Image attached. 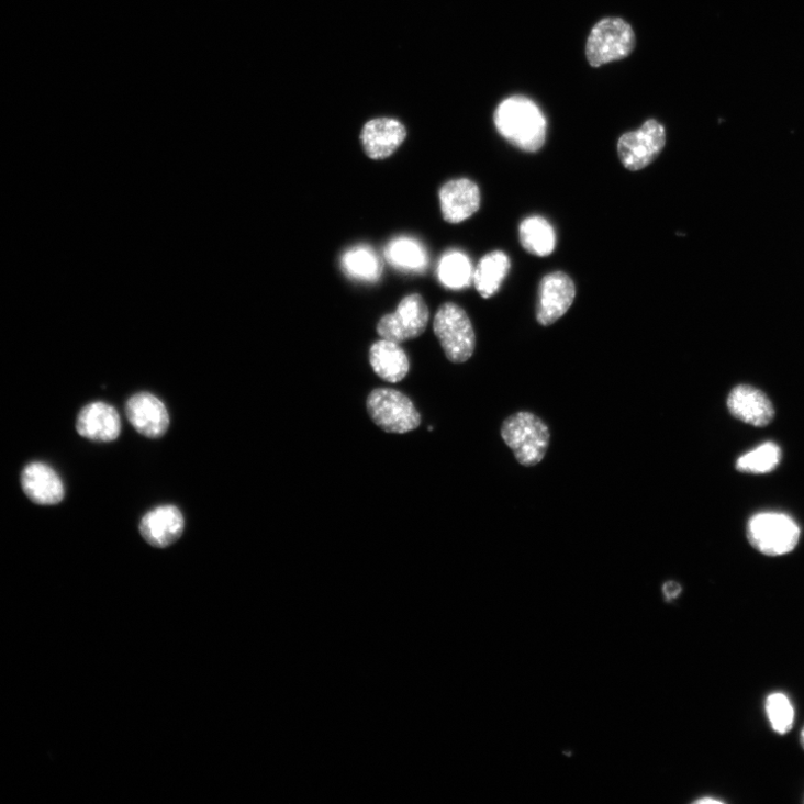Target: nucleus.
I'll return each mask as SVG.
<instances>
[{
  "label": "nucleus",
  "instance_id": "nucleus-1",
  "mask_svg": "<svg viewBox=\"0 0 804 804\" xmlns=\"http://www.w3.org/2000/svg\"><path fill=\"white\" fill-rule=\"evenodd\" d=\"M501 136L525 153L539 152L547 139V119L531 99L514 96L501 102L494 113Z\"/></svg>",
  "mask_w": 804,
  "mask_h": 804
},
{
  "label": "nucleus",
  "instance_id": "nucleus-2",
  "mask_svg": "<svg viewBox=\"0 0 804 804\" xmlns=\"http://www.w3.org/2000/svg\"><path fill=\"white\" fill-rule=\"evenodd\" d=\"M501 435L523 466L541 462L550 445V431L541 418L528 412L509 417L502 425Z\"/></svg>",
  "mask_w": 804,
  "mask_h": 804
},
{
  "label": "nucleus",
  "instance_id": "nucleus-3",
  "mask_svg": "<svg viewBox=\"0 0 804 804\" xmlns=\"http://www.w3.org/2000/svg\"><path fill=\"white\" fill-rule=\"evenodd\" d=\"M371 421L389 434H407L421 426L422 416L405 393L391 388H377L367 398Z\"/></svg>",
  "mask_w": 804,
  "mask_h": 804
},
{
  "label": "nucleus",
  "instance_id": "nucleus-4",
  "mask_svg": "<svg viewBox=\"0 0 804 804\" xmlns=\"http://www.w3.org/2000/svg\"><path fill=\"white\" fill-rule=\"evenodd\" d=\"M434 332L453 364H464L472 358L477 337L471 319L455 303L443 304L434 320Z\"/></svg>",
  "mask_w": 804,
  "mask_h": 804
},
{
  "label": "nucleus",
  "instance_id": "nucleus-5",
  "mask_svg": "<svg viewBox=\"0 0 804 804\" xmlns=\"http://www.w3.org/2000/svg\"><path fill=\"white\" fill-rule=\"evenodd\" d=\"M636 47V35L629 23L619 18L599 21L589 34L585 56L592 67L622 60Z\"/></svg>",
  "mask_w": 804,
  "mask_h": 804
},
{
  "label": "nucleus",
  "instance_id": "nucleus-6",
  "mask_svg": "<svg viewBox=\"0 0 804 804\" xmlns=\"http://www.w3.org/2000/svg\"><path fill=\"white\" fill-rule=\"evenodd\" d=\"M748 539L755 549L766 556H784L796 548L800 540V528L785 514L760 513L749 522Z\"/></svg>",
  "mask_w": 804,
  "mask_h": 804
},
{
  "label": "nucleus",
  "instance_id": "nucleus-7",
  "mask_svg": "<svg viewBox=\"0 0 804 804\" xmlns=\"http://www.w3.org/2000/svg\"><path fill=\"white\" fill-rule=\"evenodd\" d=\"M428 306L420 294L402 300L395 312L380 319L377 325L379 337L395 344L420 338L429 322Z\"/></svg>",
  "mask_w": 804,
  "mask_h": 804
},
{
  "label": "nucleus",
  "instance_id": "nucleus-8",
  "mask_svg": "<svg viewBox=\"0 0 804 804\" xmlns=\"http://www.w3.org/2000/svg\"><path fill=\"white\" fill-rule=\"evenodd\" d=\"M666 145V130L655 119L647 120L643 126L623 134L618 142V156L630 171H638L652 164Z\"/></svg>",
  "mask_w": 804,
  "mask_h": 804
},
{
  "label": "nucleus",
  "instance_id": "nucleus-9",
  "mask_svg": "<svg viewBox=\"0 0 804 804\" xmlns=\"http://www.w3.org/2000/svg\"><path fill=\"white\" fill-rule=\"evenodd\" d=\"M125 414L134 429L148 438H160L169 428L167 407L158 397L149 392L132 395L126 402Z\"/></svg>",
  "mask_w": 804,
  "mask_h": 804
},
{
  "label": "nucleus",
  "instance_id": "nucleus-10",
  "mask_svg": "<svg viewBox=\"0 0 804 804\" xmlns=\"http://www.w3.org/2000/svg\"><path fill=\"white\" fill-rule=\"evenodd\" d=\"M439 200L445 222L459 224L479 212L481 191L472 180L454 179L440 188Z\"/></svg>",
  "mask_w": 804,
  "mask_h": 804
},
{
  "label": "nucleus",
  "instance_id": "nucleus-11",
  "mask_svg": "<svg viewBox=\"0 0 804 804\" xmlns=\"http://www.w3.org/2000/svg\"><path fill=\"white\" fill-rule=\"evenodd\" d=\"M406 138L405 125L392 118H377L367 122L360 136L365 154L373 160L389 158Z\"/></svg>",
  "mask_w": 804,
  "mask_h": 804
},
{
  "label": "nucleus",
  "instance_id": "nucleus-12",
  "mask_svg": "<svg viewBox=\"0 0 804 804\" xmlns=\"http://www.w3.org/2000/svg\"><path fill=\"white\" fill-rule=\"evenodd\" d=\"M574 298V283L566 273L556 272L545 277L539 289L536 319L545 326L552 325L568 312Z\"/></svg>",
  "mask_w": 804,
  "mask_h": 804
},
{
  "label": "nucleus",
  "instance_id": "nucleus-13",
  "mask_svg": "<svg viewBox=\"0 0 804 804\" xmlns=\"http://www.w3.org/2000/svg\"><path fill=\"white\" fill-rule=\"evenodd\" d=\"M727 409L736 420L756 427L769 425L774 417L770 399L759 389L747 384L737 386L730 391Z\"/></svg>",
  "mask_w": 804,
  "mask_h": 804
},
{
  "label": "nucleus",
  "instance_id": "nucleus-14",
  "mask_svg": "<svg viewBox=\"0 0 804 804\" xmlns=\"http://www.w3.org/2000/svg\"><path fill=\"white\" fill-rule=\"evenodd\" d=\"M183 529V515L174 505L152 510L141 522V533L144 539L156 548H167L177 543L181 538Z\"/></svg>",
  "mask_w": 804,
  "mask_h": 804
},
{
  "label": "nucleus",
  "instance_id": "nucleus-15",
  "mask_svg": "<svg viewBox=\"0 0 804 804\" xmlns=\"http://www.w3.org/2000/svg\"><path fill=\"white\" fill-rule=\"evenodd\" d=\"M78 433L92 442L110 443L119 438L121 420L114 407L96 401L87 405L77 421Z\"/></svg>",
  "mask_w": 804,
  "mask_h": 804
},
{
  "label": "nucleus",
  "instance_id": "nucleus-16",
  "mask_svg": "<svg viewBox=\"0 0 804 804\" xmlns=\"http://www.w3.org/2000/svg\"><path fill=\"white\" fill-rule=\"evenodd\" d=\"M22 488L27 498L40 505H55L63 501L65 489L54 469L44 462H32L22 473Z\"/></svg>",
  "mask_w": 804,
  "mask_h": 804
},
{
  "label": "nucleus",
  "instance_id": "nucleus-17",
  "mask_svg": "<svg viewBox=\"0 0 804 804\" xmlns=\"http://www.w3.org/2000/svg\"><path fill=\"white\" fill-rule=\"evenodd\" d=\"M369 361L375 373L389 383L404 380L411 369L410 359L404 349L399 344L384 339L370 347Z\"/></svg>",
  "mask_w": 804,
  "mask_h": 804
},
{
  "label": "nucleus",
  "instance_id": "nucleus-18",
  "mask_svg": "<svg viewBox=\"0 0 804 804\" xmlns=\"http://www.w3.org/2000/svg\"><path fill=\"white\" fill-rule=\"evenodd\" d=\"M511 268L509 256L502 250L485 255L473 275L474 287L484 299L494 297L501 289Z\"/></svg>",
  "mask_w": 804,
  "mask_h": 804
},
{
  "label": "nucleus",
  "instance_id": "nucleus-19",
  "mask_svg": "<svg viewBox=\"0 0 804 804\" xmlns=\"http://www.w3.org/2000/svg\"><path fill=\"white\" fill-rule=\"evenodd\" d=\"M384 256L397 270L406 272H423L429 263L424 245L412 237H398L391 241L386 246Z\"/></svg>",
  "mask_w": 804,
  "mask_h": 804
},
{
  "label": "nucleus",
  "instance_id": "nucleus-20",
  "mask_svg": "<svg viewBox=\"0 0 804 804\" xmlns=\"http://www.w3.org/2000/svg\"><path fill=\"white\" fill-rule=\"evenodd\" d=\"M343 271L350 279L375 283L383 271L381 259L376 252L367 246L359 245L348 249L342 257Z\"/></svg>",
  "mask_w": 804,
  "mask_h": 804
},
{
  "label": "nucleus",
  "instance_id": "nucleus-21",
  "mask_svg": "<svg viewBox=\"0 0 804 804\" xmlns=\"http://www.w3.org/2000/svg\"><path fill=\"white\" fill-rule=\"evenodd\" d=\"M520 241L527 253L539 257L551 255L557 244L554 227L540 216L528 217L522 222Z\"/></svg>",
  "mask_w": 804,
  "mask_h": 804
},
{
  "label": "nucleus",
  "instance_id": "nucleus-22",
  "mask_svg": "<svg viewBox=\"0 0 804 804\" xmlns=\"http://www.w3.org/2000/svg\"><path fill=\"white\" fill-rule=\"evenodd\" d=\"M471 260L458 250L446 253L438 265V280L447 289L461 290L473 280Z\"/></svg>",
  "mask_w": 804,
  "mask_h": 804
},
{
  "label": "nucleus",
  "instance_id": "nucleus-23",
  "mask_svg": "<svg viewBox=\"0 0 804 804\" xmlns=\"http://www.w3.org/2000/svg\"><path fill=\"white\" fill-rule=\"evenodd\" d=\"M780 459V447L772 442H768L737 459L736 469L742 473L766 474L777 468Z\"/></svg>",
  "mask_w": 804,
  "mask_h": 804
},
{
  "label": "nucleus",
  "instance_id": "nucleus-24",
  "mask_svg": "<svg viewBox=\"0 0 804 804\" xmlns=\"http://www.w3.org/2000/svg\"><path fill=\"white\" fill-rule=\"evenodd\" d=\"M768 719L779 734H786L794 723V707L790 699L783 693H772L766 700Z\"/></svg>",
  "mask_w": 804,
  "mask_h": 804
},
{
  "label": "nucleus",
  "instance_id": "nucleus-25",
  "mask_svg": "<svg viewBox=\"0 0 804 804\" xmlns=\"http://www.w3.org/2000/svg\"><path fill=\"white\" fill-rule=\"evenodd\" d=\"M682 588L674 581L667 582L663 585V593L667 599H675L681 594Z\"/></svg>",
  "mask_w": 804,
  "mask_h": 804
},
{
  "label": "nucleus",
  "instance_id": "nucleus-26",
  "mask_svg": "<svg viewBox=\"0 0 804 804\" xmlns=\"http://www.w3.org/2000/svg\"><path fill=\"white\" fill-rule=\"evenodd\" d=\"M696 802H699V803H722V801H719L717 799H712V797H708V799L704 797Z\"/></svg>",
  "mask_w": 804,
  "mask_h": 804
},
{
  "label": "nucleus",
  "instance_id": "nucleus-27",
  "mask_svg": "<svg viewBox=\"0 0 804 804\" xmlns=\"http://www.w3.org/2000/svg\"><path fill=\"white\" fill-rule=\"evenodd\" d=\"M800 741H801V745H802V747H803V749H804V727H803V728H802V730H801V735H800Z\"/></svg>",
  "mask_w": 804,
  "mask_h": 804
}]
</instances>
